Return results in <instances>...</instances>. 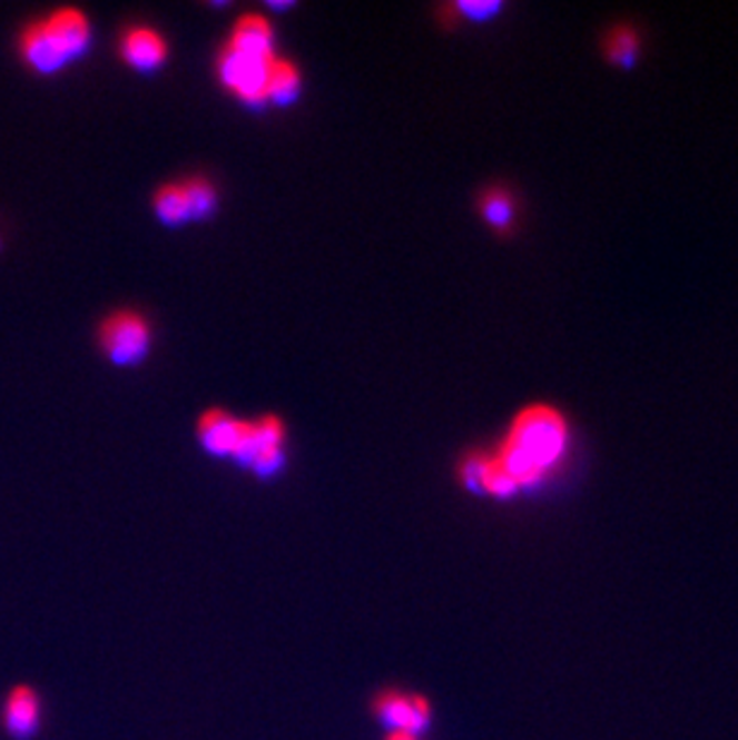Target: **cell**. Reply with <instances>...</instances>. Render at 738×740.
<instances>
[{
	"label": "cell",
	"instance_id": "6da1fadb",
	"mask_svg": "<svg viewBox=\"0 0 738 740\" xmlns=\"http://www.w3.org/2000/svg\"><path fill=\"white\" fill-rule=\"evenodd\" d=\"M569 444V420L554 405L535 403L518 413L504 444L496 451V458L518 492L535 490L567 458Z\"/></svg>",
	"mask_w": 738,
	"mask_h": 740
},
{
	"label": "cell",
	"instance_id": "7a4b0ae2",
	"mask_svg": "<svg viewBox=\"0 0 738 740\" xmlns=\"http://www.w3.org/2000/svg\"><path fill=\"white\" fill-rule=\"evenodd\" d=\"M101 348L108 355L114 365H137L139 359H145L151 334L149 324L135 312H116L101 324L99 330Z\"/></svg>",
	"mask_w": 738,
	"mask_h": 740
},
{
	"label": "cell",
	"instance_id": "3957f363",
	"mask_svg": "<svg viewBox=\"0 0 738 740\" xmlns=\"http://www.w3.org/2000/svg\"><path fill=\"white\" fill-rule=\"evenodd\" d=\"M372 712L384 727L391 731L420 736L430 729L432 721V704L427 698L415 695V692H401V690H382L380 695L372 700Z\"/></svg>",
	"mask_w": 738,
	"mask_h": 740
},
{
	"label": "cell",
	"instance_id": "277c9868",
	"mask_svg": "<svg viewBox=\"0 0 738 740\" xmlns=\"http://www.w3.org/2000/svg\"><path fill=\"white\" fill-rule=\"evenodd\" d=\"M266 72H269V60L247 58L243 53H235L228 46L218 56V77H222V82L249 106H259L266 101Z\"/></svg>",
	"mask_w": 738,
	"mask_h": 740
},
{
	"label": "cell",
	"instance_id": "5b68a950",
	"mask_svg": "<svg viewBox=\"0 0 738 740\" xmlns=\"http://www.w3.org/2000/svg\"><path fill=\"white\" fill-rule=\"evenodd\" d=\"M46 31H49L51 39L56 41V46L60 49V53L66 56L68 60L72 58H80L91 39V29L85 14L75 8H62L56 10L49 18L41 20Z\"/></svg>",
	"mask_w": 738,
	"mask_h": 740
},
{
	"label": "cell",
	"instance_id": "8992f818",
	"mask_svg": "<svg viewBox=\"0 0 738 740\" xmlns=\"http://www.w3.org/2000/svg\"><path fill=\"white\" fill-rule=\"evenodd\" d=\"M41 723V700L39 692L29 685H18L10 690L3 707V727L6 731L18 738L27 740L39 731Z\"/></svg>",
	"mask_w": 738,
	"mask_h": 740
},
{
	"label": "cell",
	"instance_id": "52a82bcc",
	"mask_svg": "<svg viewBox=\"0 0 738 740\" xmlns=\"http://www.w3.org/2000/svg\"><path fill=\"white\" fill-rule=\"evenodd\" d=\"M20 53L27 66L39 75H53L68 62L41 20L24 27L20 34Z\"/></svg>",
	"mask_w": 738,
	"mask_h": 740
},
{
	"label": "cell",
	"instance_id": "ba28073f",
	"mask_svg": "<svg viewBox=\"0 0 738 740\" xmlns=\"http://www.w3.org/2000/svg\"><path fill=\"white\" fill-rule=\"evenodd\" d=\"M600 51L611 68L633 70L642 56V34L633 22H614L604 29Z\"/></svg>",
	"mask_w": 738,
	"mask_h": 740
},
{
	"label": "cell",
	"instance_id": "9c48e42d",
	"mask_svg": "<svg viewBox=\"0 0 738 740\" xmlns=\"http://www.w3.org/2000/svg\"><path fill=\"white\" fill-rule=\"evenodd\" d=\"M286 430L281 420L276 417H264L259 422H245L243 424V434H240V444L235 448L233 458L253 467V463L259 458L262 453L281 448V441H284Z\"/></svg>",
	"mask_w": 738,
	"mask_h": 740
},
{
	"label": "cell",
	"instance_id": "30bf717a",
	"mask_svg": "<svg viewBox=\"0 0 738 740\" xmlns=\"http://www.w3.org/2000/svg\"><path fill=\"white\" fill-rule=\"evenodd\" d=\"M243 424L245 422L235 420L222 411H209L199 420V438L204 448L214 455H222V458H233L235 448L240 444Z\"/></svg>",
	"mask_w": 738,
	"mask_h": 740
},
{
	"label": "cell",
	"instance_id": "8fae6325",
	"mask_svg": "<svg viewBox=\"0 0 738 740\" xmlns=\"http://www.w3.org/2000/svg\"><path fill=\"white\" fill-rule=\"evenodd\" d=\"M166 53V41L147 27L130 29L122 39V58L139 72H151L161 68Z\"/></svg>",
	"mask_w": 738,
	"mask_h": 740
},
{
	"label": "cell",
	"instance_id": "7c38bea8",
	"mask_svg": "<svg viewBox=\"0 0 738 740\" xmlns=\"http://www.w3.org/2000/svg\"><path fill=\"white\" fill-rule=\"evenodd\" d=\"M272 37L274 31L259 14H245V18L235 24L228 49L235 53H243L255 60H272Z\"/></svg>",
	"mask_w": 738,
	"mask_h": 740
},
{
	"label": "cell",
	"instance_id": "4fadbf2b",
	"mask_svg": "<svg viewBox=\"0 0 738 740\" xmlns=\"http://www.w3.org/2000/svg\"><path fill=\"white\" fill-rule=\"evenodd\" d=\"M480 214L486 220V226L494 228L501 235H506L515 226V216H518L515 197L506 190V187H490V190H484L480 197Z\"/></svg>",
	"mask_w": 738,
	"mask_h": 740
},
{
	"label": "cell",
	"instance_id": "5bb4252c",
	"mask_svg": "<svg viewBox=\"0 0 738 740\" xmlns=\"http://www.w3.org/2000/svg\"><path fill=\"white\" fill-rule=\"evenodd\" d=\"M301 93V72L288 60H269V72H266V101L276 106H288Z\"/></svg>",
	"mask_w": 738,
	"mask_h": 740
},
{
	"label": "cell",
	"instance_id": "9a60e30c",
	"mask_svg": "<svg viewBox=\"0 0 738 740\" xmlns=\"http://www.w3.org/2000/svg\"><path fill=\"white\" fill-rule=\"evenodd\" d=\"M154 211L166 226H183L190 218L183 185H164L154 197Z\"/></svg>",
	"mask_w": 738,
	"mask_h": 740
},
{
	"label": "cell",
	"instance_id": "2e32d148",
	"mask_svg": "<svg viewBox=\"0 0 738 740\" xmlns=\"http://www.w3.org/2000/svg\"><path fill=\"white\" fill-rule=\"evenodd\" d=\"M183 190L187 199V209H190V218L209 216L211 209L216 207V193L209 180L190 178L187 182H183Z\"/></svg>",
	"mask_w": 738,
	"mask_h": 740
},
{
	"label": "cell",
	"instance_id": "e0dca14e",
	"mask_svg": "<svg viewBox=\"0 0 738 740\" xmlns=\"http://www.w3.org/2000/svg\"><path fill=\"white\" fill-rule=\"evenodd\" d=\"M281 465H284V451L274 448V451L262 453L259 458L253 463V470L257 472V475H262V477H272V475H276V472L281 470Z\"/></svg>",
	"mask_w": 738,
	"mask_h": 740
},
{
	"label": "cell",
	"instance_id": "ac0fdd59",
	"mask_svg": "<svg viewBox=\"0 0 738 740\" xmlns=\"http://www.w3.org/2000/svg\"><path fill=\"white\" fill-rule=\"evenodd\" d=\"M501 8H504L501 3H461V6H459V12L465 14L468 20L480 22V20H490V18H494V14H496Z\"/></svg>",
	"mask_w": 738,
	"mask_h": 740
},
{
	"label": "cell",
	"instance_id": "d6986e66",
	"mask_svg": "<svg viewBox=\"0 0 738 740\" xmlns=\"http://www.w3.org/2000/svg\"><path fill=\"white\" fill-rule=\"evenodd\" d=\"M386 740H417V736H411V733H401V731H391L386 736Z\"/></svg>",
	"mask_w": 738,
	"mask_h": 740
}]
</instances>
